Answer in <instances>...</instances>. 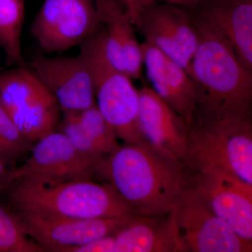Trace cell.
<instances>
[{"instance_id":"6da1fadb","label":"cell","mask_w":252,"mask_h":252,"mask_svg":"<svg viewBox=\"0 0 252 252\" xmlns=\"http://www.w3.org/2000/svg\"><path fill=\"white\" fill-rule=\"evenodd\" d=\"M191 16L198 35L187 71L196 89L193 121L252 119V71L213 28Z\"/></svg>"},{"instance_id":"7a4b0ae2","label":"cell","mask_w":252,"mask_h":252,"mask_svg":"<svg viewBox=\"0 0 252 252\" xmlns=\"http://www.w3.org/2000/svg\"><path fill=\"white\" fill-rule=\"evenodd\" d=\"M94 176L112 186L137 215L163 216L172 210L187 172L151 147L124 143L97 162Z\"/></svg>"},{"instance_id":"3957f363","label":"cell","mask_w":252,"mask_h":252,"mask_svg":"<svg viewBox=\"0 0 252 252\" xmlns=\"http://www.w3.org/2000/svg\"><path fill=\"white\" fill-rule=\"evenodd\" d=\"M8 188L9 201L18 212L75 219L137 215L109 184L97 183L91 178L26 177Z\"/></svg>"},{"instance_id":"277c9868","label":"cell","mask_w":252,"mask_h":252,"mask_svg":"<svg viewBox=\"0 0 252 252\" xmlns=\"http://www.w3.org/2000/svg\"><path fill=\"white\" fill-rule=\"evenodd\" d=\"M184 166L187 172L220 167L252 185V119L193 121Z\"/></svg>"},{"instance_id":"5b68a950","label":"cell","mask_w":252,"mask_h":252,"mask_svg":"<svg viewBox=\"0 0 252 252\" xmlns=\"http://www.w3.org/2000/svg\"><path fill=\"white\" fill-rule=\"evenodd\" d=\"M170 213L182 252L252 251V242L217 216L188 174Z\"/></svg>"},{"instance_id":"8992f818","label":"cell","mask_w":252,"mask_h":252,"mask_svg":"<svg viewBox=\"0 0 252 252\" xmlns=\"http://www.w3.org/2000/svg\"><path fill=\"white\" fill-rule=\"evenodd\" d=\"M79 46V54L92 72L95 105L99 112L124 143L149 147L140 128V94L132 79L111 67L90 38Z\"/></svg>"},{"instance_id":"52a82bcc","label":"cell","mask_w":252,"mask_h":252,"mask_svg":"<svg viewBox=\"0 0 252 252\" xmlns=\"http://www.w3.org/2000/svg\"><path fill=\"white\" fill-rule=\"evenodd\" d=\"M99 26L95 0H44L30 32L44 52L53 54L81 45Z\"/></svg>"},{"instance_id":"ba28073f","label":"cell","mask_w":252,"mask_h":252,"mask_svg":"<svg viewBox=\"0 0 252 252\" xmlns=\"http://www.w3.org/2000/svg\"><path fill=\"white\" fill-rule=\"evenodd\" d=\"M25 231L45 251L69 252L112 235L135 215L75 219L36 212L16 211Z\"/></svg>"},{"instance_id":"9c48e42d","label":"cell","mask_w":252,"mask_h":252,"mask_svg":"<svg viewBox=\"0 0 252 252\" xmlns=\"http://www.w3.org/2000/svg\"><path fill=\"white\" fill-rule=\"evenodd\" d=\"M99 26L90 36L105 62L132 79L143 68V50L124 6L119 0H95Z\"/></svg>"},{"instance_id":"30bf717a","label":"cell","mask_w":252,"mask_h":252,"mask_svg":"<svg viewBox=\"0 0 252 252\" xmlns=\"http://www.w3.org/2000/svg\"><path fill=\"white\" fill-rule=\"evenodd\" d=\"M136 26L145 43L188 71L198 44V32L188 10L170 3H154L142 9Z\"/></svg>"},{"instance_id":"8fae6325","label":"cell","mask_w":252,"mask_h":252,"mask_svg":"<svg viewBox=\"0 0 252 252\" xmlns=\"http://www.w3.org/2000/svg\"><path fill=\"white\" fill-rule=\"evenodd\" d=\"M215 214L244 240L252 242V185L220 167L187 172Z\"/></svg>"},{"instance_id":"7c38bea8","label":"cell","mask_w":252,"mask_h":252,"mask_svg":"<svg viewBox=\"0 0 252 252\" xmlns=\"http://www.w3.org/2000/svg\"><path fill=\"white\" fill-rule=\"evenodd\" d=\"M99 160L83 155L62 132L56 130L36 141L31 156L22 165L9 170L6 177L7 188L15 181L26 177L92 178Z\"/></svg>"},{"instance_id":"4fadbf2b","label":"cell","mask_w":252,"mask_h":252,"mask_svg":"<svg viewBox=\"0 0 252 252\" xmlns=\"http://www.w3.org/2000/svg\"><path fill=\"white\" fill-rule=\"evenodd\" d=\"M29 67L54 95L63 113L81 112L95 104L92 72L80 55L39 56Z\"/></svg>"},{"instance_id":"5bb4252c","label":"cell","mask_w":252,"mask_h":252,"mask_svg":"<svg viewBox=\"0 0 252 252\" xmlns=\"http://www.w3.org/2000/svg\"><path fill=\"white\" fill-rule=\"evenodd\" d=\"M139 94V124L146 142L151 148L184 166L189 126L149 86L141 88Z\"/></svg>"},{"instance_id":"9a60e30c","label":"cell","mask_w":252,"mask_h":252,"mask_svg":"<svg viewBox=\"0 0 252 252\" xmlns=\"http://www.w3.org/2000/svg\"><path fill=\"white\" fill-rule=\"evenodd\" d=\"M143 67L151 89L182 118L189 127L196 110V89L191 78L180 64L144 42Z\"/></svg>"},{"instance_id":"2e32d148","label":"cell","mask_w":252,"mask_h":252,"mask_svg":"<svg viewBox=\"0 0 252 252\" xmlns=\"http://www.w3.org/2000/svg\"><path fill=\"white\" fill-rule=\"evenodd\" d=\"M190 9H196L194 17L213 28L252 71V0H199Z\"/></svg>"},{"instance_id":"e0dca14e","label":"cell","mask_w":252,"mask_h":252,"mask_svg":"<svg viewBox=\"0 0 252 252\" xmlns=\"http://www.w3.org/2000/svg\"><path fill=\"white\" fill-rule=\"evenodd\" d=\"M112 235L114 252H182L170 212L135 215Z\"/></svg>"},{"instance_id":"ac0fdd59","label":"cell","mask_w":252,"mask_h":252,"mask_svg":"<svg viewBox=\"0 0 252 252\" xmlns=\"http://www.w3.org/2000/svg\"><path fill=\"white\" fill-rule=\"evenodd\" d=\"M50 94L30 67L18 65L0 74V105L7 114L28 107Z\"/></svg>"},{"instance_id":"d6986e66","label":"cell","mask_w":252,"mask_h":252,"mask_svg":"<svg viewBox=\"0 0 252 252\" xmlns=\"http://www.w3.org/2000/svg\"><path fill=\"white\" fill-rule=\"evenodd\" d=\"M61 111L57 100L51 94L9 115L25 138L32 142L56 130Z\"/></svg>"},{"instance_id":"ffe728a7","label":"cell","mask_w":252,"mask_h":252,"mask_svg":"<svg viewBox=\"0 0 252 252\" xmlns=\"http://www.w3.org/2000/svg\"><path fill=\"white\" fill-rule=\"evenodd\" d=\"M26 0H0V47L9 64H23L21 35Z\"/></svg>"},{"instance_id":"44dd1931","label":"cell","mask_w":252,"mask_h":252,"mask_svg":"<svg viewBox=\"0 0 252 252\" xmlns=\"http://www.w3.org/2000/svg\"><path fill=\"white\" fill-rule=\"evenodd\" d=\"M26 233L16 212L0 204V252H42Z\"/></svg>"},{"instance_id":"7402d4cb","label":"cell","mask_w":252,"mask_h":252,"mask_svg":"<svg viewBox=\"0 0 252 252\" xmlns=\"http://www.w3.org/2000/svg\"><path fill=\"white\" fill-rule=\"evenodd\" d=\"M79 118L91 140L104 157L120 145L115 131L102 117L95 104L79 112Z\"/></svg>"},{"instance_id":"603a6c76","label":"cell","mask_w":252,"mask_h":252,"mask_svg":"<svg viewBox=\"0 0 252 252\" xmlns=\"http://www.w3.org/2000/svg\"><path fill=\"white\" fill-rule=\"evenodd\" d=\"M57 128L83 155L96 160L104 158L81 124L79 112L64 113V117Z\"/></svg>"},{"instance_id":"cb8c5ba5","label":"cell","mask_w":252,"mask_h":252,"mask_svg":"<svg viewBox=\"0 0 252 252\" xmlns=\"http://www.w3.org/2000/svg\"><path fill=\"white\" fill-rule=\"evenodd\" d=\"M29 143L0 105V156L11 162L29 149Z\"/></svg>"},{"instance_id":"d4e9b609","label":"cell","mask_w":252,"mask_h":252,"mask_svg":"<svg viewBox=\"0 0 252 252\" xmlns=\"http://www.w3.org/2000/svg\"><path fill=\"white\" fill-rule=\"evenodd\" d=\"M159 1H164V2L182 6L186 9H190L195 6L198 2L199 0H139L140 14L144 8L147 7L149 5L153 4L154 3L159 2Z\"/></svg>"},{"instance_id":"484cf974","label":"cell","mask_w":252,"mask_h":252,"mask_svg":"<svg viewBox=\"0 0 252 252\" xmlns=\"http://www.w3.org/2000/svg\"><path fill=\"white\" fill-rule=\"evenodd\" d=\"M124 7L131 22L133 26H136L140 16L139 0H125Z\"/></svg>"},{"instance_id":"4316f807","label":"cell","mask_w":252,"mask_h":252,"mask_svg":"<svg viewBox=\"0 0 252 252\" xmlns=\"http://www.w3.org/2000/svg\"><path fill=\"white\" fill-rule=\"evenodd\" d=\"M9 162H10L9 160L0 156V191L3 189L7 188L6 177L10 170L8 167Z\"/></svg>"},{"instance_id":"83f0119b","label":"cell","mask_w":252,"mask_h":252,"mask_svg":"<svg viewBox=\"0 0 252 252\" xmlns=\"http://www.w3.org/2000/svg\"><path fill=\"white\" fill-rule=\"evenodd\" d=\"M119 1H120V2L122 3L123 6H124V2H125V0H119Z\"/></svg>"},{"instance_id":"f1b7e54d","label":"cell","mask_w":252,"mask_h":252,"mask_svg":"<svg viewBox=\"0 0 252 252\" xmlns=\"http://www.w3.org/2000/svg\"><path fill=\"white\" fill-rule=\"evenodd\" d=\"M2 69H1V66H0V74H1V72H2Z\"/></svg>"}]
</instances>
